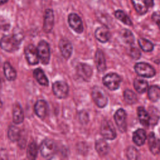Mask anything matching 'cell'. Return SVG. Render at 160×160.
<instances>
[{
  "mask_svg": "<svg viewBox=\"0 0 160 160\" xmlns=\"http://www.w3.org/2000/svg\"><path fill=\"white\" fill-rule=\"evenodd\" d=\"M1 88H2V83H1V81L0 79V91L1 90Z\"/></svg>",
  "mask_w": 160,
  "mask_h": 160,
  "instance_id": "40",
  "label": "cell"
},
{
  "mask_svg": "<svg viewBox=\"0 0 160 160\" xmlns=\"http://www.w3.org/2000/svg\"><path fill=\"white\" fill-rule=\"evenodd\" d=\"M77 73L84 81H89L92 74V70L90 66L84 63H80L77 66Z\"/></svg>",
  "mask_w": 160,
  "mask_h": 160,
  "instance_id": "12",
  "label": "cell"
},
{
  "mask_svg": "<svg viewBox=\"0 0 160 160\" xmlns=\"http://www.w3.org/2000/svg\"><path fill=\"white\" fill-rule=\"evenodd\" d=\"M92 98L99 108H104L108 103V97L105 91L100 87L95 86L92 91Z\"/></svg>",
  "mask_w": 160,
  "mask_h": 160,
  "instance_id": "3",
  "label": "cell"
},
{
  "mask_svg": "<svg viewBox=\"0 0 160 160\" xmlns=\"http://www.w3.org/2000/svg\"><path fill=\"white\" fill-rule=\"evenodd\" d=\"M121 82V77L116 73L111 72L105 75L102 78V83L109 89L114 91L119 88Z\"/></svg>",
  "mask_w": 160,
  "mask_h": 160,
  "instance_id": "2",
  "label": "cell"
},
{
  "mask_svg": "<svg viewBox=\"0 0 160 160\" xmlns=\"http://www.w3.org/2000/svg\"><path fill=\"white\" fill-rule=\"evenodd\" d=\"M48 109V104L45 101L41 99L36 101L34 105V111L38 117L44 118L47 114Z\"/></svg>",
  "mask_w": 160,
  "mask_h": 160,
  "instance_id": "16",
  "label": "cell"
},
{
  "mask_svg": "<svg viewBox=\"0 0 160 160\" xmlns=\"http://www.w3.org/2000/svg\"><path fill=\"white\" fill-rule=\"evenodd\" d=\"M56 151L55 142L49 139H44L40 146V151L42 156L45 158H49L54 155Z\"/></svg>",
  "mask_w": 160,
  "mask_h": 160,
  "instance_id": "5",
  "label": "cell"
},
{
  "mask_svg": "<svg viewBox=\"0 0 160 160\" xmlns=\"http://www.w3.org/2000/svg\"><path fill=\"white\" fill-rule=\"evenodd\" d=\"M79 119L82 123H86L88 121V114L84 111H82L79 114Z\"/></svg>",
  "mask_w": 160,
  "mask_h": 160,
  "instance_id": "37",
  "label": "cell"
},
{
  "mask_svg": "<svg viewBox=\"0 0 160 160\" xmlns=\"http://www.w3.org/2000/svg\"><path fill=\"white\" fill-rule=\"evenodd\" d=\"M148 7H152L154 5V0H144Z\"/></svg>",
  "mask_w": 160,
  "mask_h": 160,
  "instance_id": "38",
  "label": "cell"
},
{
  "mask_svg": "<svg viewBox=\"0 0 160 160\" xmlns=\"http://www.w3.org/2000/svg\"><path fill=\"white\" fill-rule=\"evenodd\" d=\"M114 15H115V17L118 19H119V21L122 22L124 24L128 25V26L132 25V22L131 20L124 11H122L121 10H117V11H116Z\"/></svg>",
  "mask_w": 160,
  "mask_h": 160,
  "instance_id": "31",
  "label": "cell"
},
{
  "mask_svg": "<svg viewBox=\"0 0 160 160\" xmlns=\"http://www.w3.org/2000/svg\"><path fill=\"white\" fill-rule=\"evenodd\" d=\"M148 144L151 152L156 155L160 152V139L156 138L154 134L151 132L148 136Z\"/></svg>",
  "mask_w": 160,
  "mask_h": 160,
  "instance_id": "15",
  "label": "cell"
},
{
  "mask_svg": "<svg viewBox=\"0 0 160 160\" xmlns=\"http://www.w3.org/2000/svg\"><path fill=\"white\" fill-rule=\"evenodd\" d=\"M21 42L13 34L6 35L0 40V46L6 51L13 52L19 49Z\"/></svg>",
  "mask_w": 160,
  "mask_h": 160,
  "instance_id": "1",
  "label": "cell"
},
{
  "mask_svg": "<svg viewBox=\"0 0 160 160\" xmlns=\"http://www.w3.org/2000/svg\"><path fill=\"white\" fill-rule=\"evenodd\" d=\"M20 129L16 126H11L9 128L8 135L9 139L12 141H18L21 136Z\"/></svg>",
  "mask_w": 160,
  "mask_h": 160,
  "instance_id": "28",
  "label": "cell"
},
{
  "mask_svg": "<svg viewBox=\"0 0 160 160\" xmlns=\"http://www.w3.org/2000/svg\"><path fill=\"white\" fill-rule=\"evenodd\" d=\"M130 55L133 59H138L141 57V52L137 48L132 47L130 49Z\"/></svg>",
  "mask_w": 160,
  "mask_h": 160,
  "instance_id": "35",
  "label": "cell"
},
{
  "mask_svg": "<svg viewBox=\"0 0 160 160\" xmlns=\"http://www.w3.org/2000/svg\"><path fill=\"white\" fill-rule=\"evenodd\" d=\"M134 88L139 93H144L148 90V82L143 79H135L134 81Z\"/></svg>",
  "mask_w": 160,
  "mask_h": 160,
  "instance_id": "26",
  "label": "cell"
},
{
  "mask_svg": "<svg viewBox=\"0 0 160 160\" xmlns=\"http://www.w3.org/2000/svg\"><path fill=\"white\" fill-rule=\"evenodd\" d=\"M101 134L106 139L112 140L116 137L114 127L108 120H104L101 126Z\"/></svg>",
  "mask_w": 160,
  "mask_h": 160,
  "instance_id": "7",
  "label": "cell"
},
{
  "mask_svg": "<svg viewBox=\"0 0 160 160\" xmlns=\"http://www.w3.org/2000/svg\"><path fill=\"white\" fill-rule=\"evenodd\" d=\"M24 54L29 64L31 65H35L39 62L40 59L38 50L37 48L33 45L29 44L24 49Z\"/></svg>",
  "mask_w": 160,
  "mask_h": 160,
  "instance_id": "9",
  "label": "cell"
},
{
  "mask_svg": "<svg viewBox=\"0 0 160 160\" xmlns=\"http://www.w3.org/2000/svg\"><path fill=\"white\" fill-rule=\"evenodd\" d=\"M138 43L141 48L145 52H150L154 48L153 44L150 41L144 38H139Z\"/></svg>",
  "mask_w": 160,
  "mask_h": 160,
  "instance_id": "32",
  "label": "cell"
},
{
  "mask_svg": "<svg viewBox=\"0 0 160 160\" xmlns=\"http://www.w3.org/2000/svg\"><path fill=\"white\" fill-rule=\"evenodd\" d=\"M12 119L15 124H20L24 120L23 110L19 104H15L12 111Z\"/></svg>",
  "mask_w": 160,
  "mask_h": 160,
  "instance_id": "20",
  "label": "cell"
},
{
  "mask_svg": "<svg viewBox=\"0 0 160 160\" xmlns=\"http://www.w3.org/2000/svg\"><path fill=\"white\" fill-rule=\"evenodd\" d=\"M68 22L70 27L76 32L81 33L83 31V24L82 20L77 14H70L68 16Z\"/></svg>",
  "mask_w": 160,
  "mask_h": 160,
  "instance_id": "11",
  "label": "cell"
},
{
  "mask_svg": "<svg viewBox=\"0 0 160 160\" xmlns=\"http://www.w3.org/2000/svg\"><path fill=\"white\" fill-rule=\"evenodd\" d=\"M127 158L129 159H138L139 158V151L133 146H129L127 149Z\"/></svg>",
  "mask_w": 160,
  "mask_h": 160,
  "instance_id": "34",
  "label": "cell"
},
{
  "mask_svg": "<svg viewBox=\"0 0 160 160\" xmlns=\"http://www.w3.org/2000/svg\"><path fill=\"white\" fill-rule=\"evenodd\" d=\"M38 154L37 145L34 142H32L28 146L27 149V157L28 159L33 160L35 159Z\"/></svg>",
  "mask_w": 160,
  "mask_h": 160,
  "instance_id": "33",
  "label": "cell"
},
{
  "mask_svg": "<svg viewBox=\"0 0 160 160\" xmlns=\"http://www.w3.org/2000/svg\"><path fill=\"white\" fill-rule=\"evenodd\" d=\"M95 63L96 68L99 72H103L105 71L106 68V60L103 52L100 49H98L96 52Z\"/></svg>",
  "mask_w": 160,
  "mask_h": 160,
  "instance_id": "18",
  "label": "cell"
},
{
  "mask_svg": "<svg viewBox=\"0 0 160 160\" xmlns=\"http://www.w3.org/2000/svg\"><path fill=\"white\" fill-rule=\"evenodd\" d=\"M148 95L151 101H157L160 99V88L158 86H151L148 91Z\"/></svg>",
  "mask_w": 160,
  "mask_h": 160,
  "instance_id": "27",
  "label": "cell"
},
{
  "mask_svg": "<svg viewBox=\"0 0 160 160\" xmlns=\"http://www.w3.org/2000/svg\"><path fill=\"white\" fill-rule=\"evenodd\" d=\"M59 47L62 56L65 59L69 58L72 52V46L71 42L67 39H61L59 42Z\"/></svg>",
  "mask_w": 160,
  "mask_h": 160,
  "instance_id": "14",
  "label": "cell"
},
{
  "mask_svg": "<svg viewBox=\"0 0 160 160\" xmlns=\"http://www.w3.org/2000/svg\"><path fill=\"white\" fill-rule=\"evenodd\" d=\"M34 77L36 78L37 81L42 86H48L49 84L48 79L45 75L44 71L40 69L37 68L34 69L33 72Z\"/></svg>",
  "mask_w": 160,
  "mask_h": 160,
  "instance_id": "23",
  "label": "cell"
},
{
  "mask_svg": "<svg viewBox=\"0 0 160 160\" xmlns=\"http://www.w3.org/2000/svg\"><path fill=\"white\" fill-rule=\"evenodd\" d=\"M152 19L158 25L160 29V11H155L152 14Z\"/></svg>",
  "mask_w": 160,
  "mask_h": 160,
  "instance_id": "36",
  "label": "cell"
},
{
  "mask_svg": "<svg viewBox=\"0 0 160 160\" xmlns=\"http://www.w3.org/2000/svg\"><path fill=\"white\" fill-rule=\"evenodd\" d=\"M54 13L52 9H48L46 10L44 18L43 29L46 32H49L54 26Z\"/></svg>",
  "mask_w": 160,
  "mask_h": 160,
  "instance_id": "13",
  "label": "cell"
},
{
  "mask_svg": "<svg viewBox=\"0 0 160 160\" xmlns=\"http://www.w3.org/2000/svg\"><path fill=\"white\" fill-rule=\"evenodd\" d=\"M126 113L123 109H119L114 114V118L118 129L121 132H124L126 131Z\"/></svg>",
  "mask_w": 160,
  "mask_h": 160,
  "instance_id": "10",
  "label": "cell"
},
{
  "mask_svg": "<svg viewBox=\"0 0 160 160\" xmlns=\"http://www.w3.org/2000/svg\"><path fill=\"white\" fill-rule=\"evenodd\" d=\"M137 114L140 122L144 126H148L150 124V116L143 107H139L137 109Z\"/></svg>",
  "mask_w": 160,
  "mask_h": 160,
  "instance_id": "22",
  "label": "cell"
},
{
  "mask_svg": "<svg viewBox=\"0 0 160 160\" xmlns=\"http://www.w3.org/2000/svg\"><path fill=\"white\" fill-rule=\"evenodd\" d=\"M39 59L44 64L49 63L50 59V48L49 44L45 41H41L37 48Z\"/></svg>",
  "mask_w": 160,
  "mask_h": 160,
  "instance_id": "6",
  "label": "cell"
},
{
  "mask_svg": "<svg viewBox=\"0 0 160 160\" xmlns=\"http://www.w3.org/2000/svg\"><path fill=\"white\" fill-rule=\"evenodd\" d=\"M8 0H0V4H3L6 3Z\"/></svg>",
  "mask_w": 160,
  "mask_h": 160,
  "instance_id": "39",
  "label": "cell"
},
{
  "mask_svg": "<svg viewBox=\"0 0 160 160\" xmlns=\"http://www.w3.org/2000/svg\"><path fill=\"white\" fill-rule=\"evenodd\" d=\"M95 149L100 156H104L109 152V147L104 139H99L96 141Z\"/></svg>",
  "mask_w": 160,
  "mask_h": 160,
  "instance_id": "19",
  "label": "cell"
},
{
  "mask_svg": "<svg viewBox=\"0 0 160 160\" xmlns=\"http://www.w3.org/2000/svg\"><path fill=\"white\" fill-rule=\"evenodd\" d=\"M133 6L136 12L141 14H144L148 11V6L144 0H131Z\"/></svg>",
  "mask_w": 160,
  "mask_h": 160,
  "instance_id": "25",
  "label": "cell"
},
{
  "mask_svg": "<svg viewBox=\"0 0 160 160\" xmlns=\"http://www.w3.org/2000/svg\"><path fill=\"white\" fill-rule=\"evenodd\" d=\"M135 72L138 75L144 78H151L156 74L154 68L146 62H138L134 66Z\"/></svg>",
  "mask_w": 160,
  "mask_h": 160,
  "instance_id": "4",
  "label": "cell"
},
{
  "mask_svg": "<svg viewBox=\"0 0 160 160\" xmlns=\"http://www.w3.org/2000/svg\"><path fill=\"white\" fill-rule=\"evenodd\" d=\"M146 139V131L142 129H138L133 132L132 141L138 146H142Z\"/></svg>",
  "mask_w": 160,
  "mask_h": 160,
  "instance_id": "21",
  "label": "cell"
},
{
  "mask_svg": "<svg viewBox=\"0 0 160 160\" xmlns=\"http://www.w3.org/2000/svg\"><path fill=\"white\" fill-rule=\"evenodd\" d=\"M124 99L129 104H135L138 101L136 94L130 89H126L124 92Z\"/></svg>",
  "mask_w": 160,
  "mask_h": 160,
  "instance_id": "29",
  "label": "cell"
},
{
  "mask_svg": "<svg viewBox=\"0 0 160 160\" xmlns=\"http://www.w3.org/2000/svg\"><path fill=\"white\" fill-rule=\"evenodd\" d=\"M52 91L54 95L60 99H63L67 97L69 92V87L66 82L58 81H56L52 84Z\"/></svg>",
  "mask_w": 160,
  "mask_h": 160,
  "instance_id": "8",
  "label": "cell"
},
{
  "mask_svg": "<svg viewBox=\"0 0 160 160\" xmlns=\"http://www.w3.org/2000/svg\"><path fill=\"white\" fill-rule=\"evenodd\" d=\"M4 73L5 77L9 81H14L16 78V71L8 62L4 64Z\"/></svg>",
  "mask_w": 160,
  "mask_h": 160,
  "instance_id": "24",
  "label": "cell"
},
{
  "mask_svg": "<svg viewBox=\"0 0 160 160\" xmlns=\"http://www.w3.org/2000/svg\"><path fill=\"white\" fill-rule=\"evenodd\" d=\"M95 37L99 41L106 42L110 39L111 34L106 28L99 27L95 31Z\"/></svg>",
  "mask_w": 160,
  "mask_h": 160,
  "instance_id": "17",
  "label": "cell"
},
{
  "mask_svg": "<svg viewBox=\"0 0 160 160\" xmlns=\"http://www.w3.org/2000/svg\"><path fill=\"white\" fill-rule=\"evenodd\" d=\"M121 36L124 42L126 44H132L134 42V37L131 31L127 29H124L121 31Z\"/></svg>",
  "mask_w": 160,
  "mask_h": 160,
  "instance_id": "30",
  "label": "cell"
}]
</instances>
